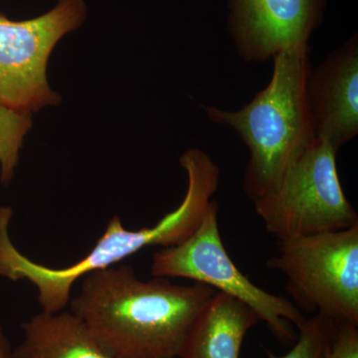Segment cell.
<instances>
[{
    "instance_id": "cell-12",
    "label": "cell",
    "mask_w": 358,
    "mask_h": 358,
    "mask_svg": "<svg viewBox=\"0 0 358 358\" xmlns=\"http://www.w3.org/2000/svg\"><path fill=\"white\" fill-rule=\"evenodd\" d=\"M32 126L31 113L0 103V181L9 182L20 162L23 140Z\"/></svg>"
},
{
    "instance_id": "cell-6",
    "label": "cell",
    "mask_w": 358,
    "mask_h": 358,
    "mask_svg": "<svg viewBox=\"0 0 358 358\" xmlns=\"http://www.w3.org/2000/svg\"><path fill=\"white\" fill-rule=\"evenodd\" d=\"M336 154L327 141L315 138L277 187L254 201L268 233L280 239L357 225V212L339 180Z\"/></svg>"
},
{
    "instance_id": "cell-14",
    "label": "cell",
    "mask_w": 358,
    "mask_h": 358,
    "mask_svg": "<svg viewBox=\"0 0 358 358\" xmlns=\"http://www.w3.org/2000/svg\"><path fill=\"white\" fill-rule=\"evenodd\" d=\"M358 324H338L324 358H358Z\"/></svg>"
},
{
    "instance_id": "cell-4",
    "label": "cell",
    "mask_w": 358,
    "mask_h": 358,
    "mask_svg": "<svg viewBox=\"0 0 358 358\" xmlns=\"http://www.w3.org/2000/svg\"><path fill=\"white\" fill-rule=\"evenodd\" d=\"M267 265L286 277L287 291L301 308L336 324H358V224L280 238Z\"/></svg>"
},
{
    "instance_id": "cell-5",
    "label": "cell",
    "mask_w": 358,
    "mask_h": 358,
    "mask_svg": "<svg viewBox=\"0 0 358 358\" xmlns=\"http://www.w3.org/2000/svg\"><path fill=\"white\" fill-rule=\"evenodd\" d=\"M218 204L211 201L196 231L176 246L152 256V277L185 278L206 285L249 306L285 345L296 341L306 317L293 303L264 291L237 268L224 247L218 222Z\"/></svg>"
},
{
    "instance_id": "cell-2",
    "label": "cell",
    "mask_w": 358,
    "mask_h": 358,
    "mask_svg": "<svg viewBox=\"0 0 358 358\" xmlns=\"http://www.w3.org/2000/svg\"><path fill=\"white\" fill-rule=\"evenodd\" d=\"M183 169L187 189L178 208L167 213L152 227L129 230L115 216L93 249L76 263L52 268L30 260L14 246L9 234L13 211L0 207V275L13 282L28 281L37 289L42 312L64 310L78 280L95 271L114 267L141 250L152 246H176L188 239L201 223L211 197L217 192L220 171L210 162L192 159Z\"/></svg>"
},
{
    "instance_id": "cell-8",
    "label": "cell",
    "mask_w": 358,
    "mask_h": 358,
    "mask_svg": "<svg viewBox=\"0 0 358 358\" xmlns=\"http://www.w3.org/2000/svg\"><path fill=\"white\" fill-rule=\"evenodd\" d=\"M324 9V0H228V30L242 58L264 62L308 44Z\"/></svg>"
},
{
    "instance_id": "cell-3",
    "label": "cell",
    "mask_w": 358,
    "mask_h": 358,
    "mask_svg": "<svg viewBox=\"0 0 358 358\" xmlns=\"http://www.w3.org/2000/svg\"><path fill=\"white\" fill-rule=\"evenodd\" d=\"M273 60L270 83L241 110L204 107L212 122L231 127L249 148L243 186L253 202L274 190L317 138L306 88L310 46L286 49Z\"/></svg>"
},
{
    "instance_id": "cell-1",
    "label": "cell",
    "mask_w": 358,
    "mask_h": 358,
    "mask_svg": "<svg viewBox=\"0 0 358 358\" xmlns=\"http://www.w3.org/2000/svg\"><path fill=\"white\" fill-rule=\"evenodd\" d=\"M82 279L71 312L115 358H179L193 322L216 293L200 282L141 281L129 265Z\"/></svg>"
},
{
    "instance_id": "cell-13",
    "label": "cell",
    "mask_w": 358,
    "mask_h": 358,
    "mask_svg": "<svg viewBox=\"0 0 358 358\" xmlns=\"http://www.w3.org/2000/svg\"><path fill=\"white\" fill-rule=\"evenodd\" d=\"M338 324L326 315L315 313L306 320L299 329V338L293 348L282 357L266 350L268 358H324L327 348L336 336Z\"/></svg>"
},
{
    "instance_id": "cell-9",
    "label": "cell",
    "mask_w": 358,
    "mask_h": 358,
    "mask_svg": "<svg viewBox=\"0 0 358 358\" xmlns=\"http://www.w3.org/2000/svg\"><path fill=\"white\" fill-rule=\"evenodd\" d=\"M306 88L315 138L338 152L358 134L357 34L310 70Z\"/></svg>"
},
{
    "instance_id": "cell-10",
    "label": "cell",
    "mask_w": 358,
    "mask_h": 358,
    "mask_svg": "<svg viewBox=\"0 0 358 358\" xmlns=\"http://www.w3.org/2000/svg\"><path fill=\"white\" fill-rule=\"evenodd\" d=\"M259 320L246 303L216 292L193 322L179 358H239L245 336Z\"/></svg>"
},
{
    "instance_id": "cell-11",
    "label": "cell",
    "mask_w": 358,
    "mask_h": 358,
    "mask_svg": "<svg viewBox=\"0 0 358 358\" xmlns=\"http://www.w3.org/2000/svg\"><path fill=\"white\" fill-rule=\"evenodd\" d=\"M21 329L23 339L14 358H115L71 310L37 313Z\"/></svg>"
},
{
    "instance_id": "cell-7",
    "label": "cell",
    "mask_w": 358,
    "mask_h": 358,
    "mask_svg": "<svg viewBox=\"0 0 358 358\" xmlns=\"http://www.w3.org/2000/svg\"><path fill=\"white\" fill-rule=\"evenodd\" d=\"M86 16L85 0H59L48 13L28 20L0 13L1 105L31 113L60 103L47 81V63L56 44L83 24Z\"/></svg>"
},
{
    "instance_id": "cell-15",
    "label": "cell",
    "mask_w": 358,
    "mask_h": 358,
    "mask_svg": "<svg viewBox=\"0 0 358 358\" xmlns=\"http://www.w3.org/2000/svg\"><path fill=\"white\" fill-rule=\"evenodd\" d=\"M0 358H14L13 350L2 327H0Z\"/></svg>"
}]
</instances>
